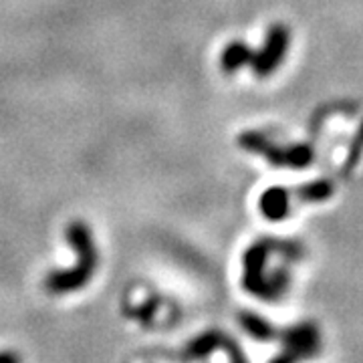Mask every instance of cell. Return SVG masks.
<instances>
[{
	"label": "cell",
	"instance_id": "6da1fadb",
	"mask_svg": "<svg viewBox=\"0 0 363 363\" xmlns=\"http://www.w3.org/2000/svg\"><path fill=\"white\" fill-rule=\"evenodd\" d=\"M67 240L77 252V264L69 271H55L47 277V291L52 295H65L79 291L81 286L91 281L95 267H97V250L91 230L83 222H73L67 228Z\"/></svg>",
	"mask_w": 363,
	"mask_h": 363
},
{
	"label": "cell",
	"instance_id": "7a4b0ae2",
	"mask_svg": "<svg viewBox=\"0 0 363 363\" xmlns=\"http://www.w3.org/2000/svg\"><path fill=\"white\" fill-rule=\"evenodd\" d=\"M240 147H245L248 152H255L259 156L267 157L272 166H291V168H305L313 162V150L307 143H295L289 147H281L269 142L264 135H260L257 131H245L238 138Z\"/></svg>",
	"mask_w": 363,
	"mask_h": 363
},
{
	"label": "cell",
	"instance_id": "3957f363",
	"mask_svg": "<svg viewBox=\"0 0 363 363\" xmlns=\"http://www.w3.org/2000/svg\"><path fill=\"white\" fill-rule=\"evenodd\" d=\"M289 45H291V30H289V26L283 25V23L271 25V28L267 30V39H264L262 49L255 52V59L250 63L255 75L260 79L271 77L272 73L277 71V67L285 61Z\"/></svg>",
	"mask_w": 363,
	"mask_h": 363
},
{
	"label": "cell",
	"instance_id": "277c9868",
	"mask_svg": "<svg viewBox=\"0 0 363 363\" xmlns=\"http://www.w3.org/2000/svg\"><path fill=\"white\" fill-rule=\"evenodd\" d=\"M271 255V242H257L245 255V286L250 293L264 297V267Z\"/></svg>",
	"mask_w": 363,
	"mask_h": 363
},
{
	"label": "cell",
	"instance_id": "5b68a950",
	"mask_svg": "<svg viewBox=\"0 0 363 363\" xmlns=\"http://www.w3.org/2000/svg\"><path fill=\"white\" fill-rule=\"evenodd\" d=\"M259 208L267 220H285L291 212V192L283 186H272L260 194Z\"/></svg>",
	"mask_w": 363,
	"mask_h": 363
},
{
	"label": "cell",
	"instance_id": "8992f818",
	"mask_svg": "<svg viewBox=\"0 0 363 363\" xmlns=\"http://www.w3.org/2000/svg\"><path fill=\"white\" fill-rule=\"evenodd\" d=\"M255 52L257 51H252L247 43H242V40H233V43H228V45L224 47V51H222L220 57L222 71L228 73V75L240 71L242 67H247L252 63Z\"/></svg>",
	"mask_w": 363,
	"mask_h": 363
},
{
	"label": "cell",
	"instance_id": "52a82bcc",
	"mask_svg": "<svg viewBox=\"0 0 363 363\" xmlns=\"http://www.w3.org/2000/svg\"><path fill=\"white\" fill-rule=\"evenodd\" d=\"M333 192H335V188L329 180H315L298 186L295 194L303 202H323L327 198H331Z\"/></svg>",
	"mask_w": 363,
	"mask_h": 363
},
{
	"label": "cell",
	"instance_id": "ba28073f",
	"mask_svg": "<svg viewBox=\"0 0 363 363\" xmlns=\"http://www.w3.org/2000/svg\"><path fill=\"white\" fill-rule=\"evenodd\" d=\"M363 150V125L359 128V131L355 133V138H353V142L350 145V156H347V162H345V168H353L355 164H357V160H359V154H362Z\"/></svg>",
	"mask_w": 363,
	"mask_h": 363
},
{
	"label": "cell",
	"instance_id": "9c48e42d",
	"mask_svg": "<svg viewBox=\"0 0 363 363\" xmlns=\"http://www.w3.org/2000/svg\"><path fill=\"white\" fill-rule=\"evenodd\" d=\"M0 363H21L14 353H0Z\"/></svg>",
	"mask_w": 363,
	"mask_h": 363
}]
</instances>
